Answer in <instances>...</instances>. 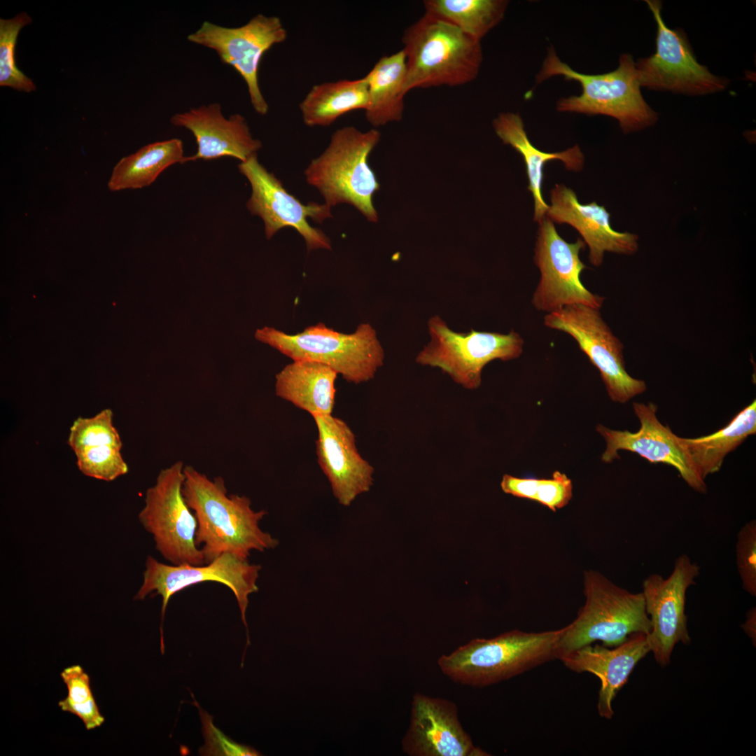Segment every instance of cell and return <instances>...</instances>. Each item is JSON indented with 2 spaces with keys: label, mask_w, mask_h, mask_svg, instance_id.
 <instances>
[{
  "label": "cell",
  "mask_w": 756,
  "mask_h": 756,
  "mask_svg": "<svg viewBox=\"0 0 756 756\" xmlns=\"http://www.w3.org/2000/svg\"><path fill=\"white\" fill-rule=\"evenodd\" d=\"M183 495L197 523L196 544L209 564L225 553L248 559L252 550L273 549L279 541L259 526L267 514L255 511L245 496L228 494L221 477L209 479L191 465L184 467Z\"/></svg>",
  "instance_id": "cell-1"
},
{
  "label": "cell",
  "mask_w": 756,
  "mask_h": 756,
  "mask_svg": "<svg viewBox=\"0 0 756 756\" xmlns=\"http://www.w3.org/2000/svg\"><path fill=\"white\" fill-rule=\"evenodd\" d=\"M402 43L405 94L416 88L465 85L478 76L481 41L446 21L424 13L404 31Z\"/></svg>",
  "instance_id": "cell-2"
},
{
  "label": "cell",
  "mask_w": 756,
  "mask_h": 756,
  "mask_svg": "<svg viewBox=\"0 0 756 756\" xmlns=\"http://www.w3.org/2000/svg\"><path fill=\"white\" fill-rule=\"evenodd\" d=\"M558 76L579 83L582 90L580 95L561 98L556 103L559 111L610 116L618 120L624 133L650 127L657 120V113L641 94L636 62L629 54L620 56L619 66L612 71L586 74L563 62L550 48L536 83Z\"/></svg>",
  "instance_id": "cell-3"
},
{
  "label": "cell",
  "mask_w": 756,
  "mask_h": 756,
  "mask_svg": "<svg viewBox=\"0 0 756 756\" xmlns=\"http://www.w3.org/2000/svg\"><path fill=\"white\" fill-rule=\"evenodd\" d=\"M562 628L541 632L514 629L492 638H475L438 660L453 681L485 687L506 680L556 659Z\"/></svg>",
  "instance_id": "cell-4"
},
{
  "label": "cell",
  "mask_w": 756,
  "mask_h": 756,
  "mask_svg": "<svg viewBox=\"0 0 756 756\" xmlns=\"http://www.w3.org/2000/svg\"><path fill=\"white\" fill-rule=\"evenodd\" d=\"M583 586L585 603L576 618L562 628L556 659L596 641L612 648L632 634L650 632L642 592H630L593 570L584 572Z\"/></svg>",
  "instance_id": "cell-5"
},
{
  "label": "cell",
  "mask_w": 756,
  "mask_h": 756,
  "mask_svg": "<svg viewBox=\"0 0 756 756\" xmlns=\"http://www.w3.org/2000/svg\"><path fill=\"white\" fill-rule=\"evenodd\" d=\"M379 139L374 129L365 132L353 126L338 129L325 150L305 169L307 182L318 189L331 208L346 203L377 222L372 196L379 184L368 160Z\"/></svg>",
  "instance_id": "cell-6"
},
{
  "label": "cell",
  "mask_w": 756,
  "mask_h": 756,
  "mask_svg": "<svg viewBox=\"0 0 756 756\" xmlns=\"http://www.w3.org/2000/svg\"><path fill=\"white\" fill-rule=\"evenodd\" d=\"M255 337L292 360L325 364L354 384L372 379L384 359L376 331L369 323L360 324L352 333L337 332L322 323L296 334L266 326L258 329Z\"/></svg>",
  "instance_id": "cell-7"
},
{
  "label": "cell",
  "mask_w": 756,
  "mask_h": 756,
  "mask_svg": "<svg viewBox=\"0 0 756 756\" xmlns=\"http://www.w3.org/2000/svg\"><path fill=\"white\" fill-rule=\"evenodd\" d=\"M430 340L418 354L416 362L438 368L454 382L467 389H476L482 382L484 366L491 360L517 358L524 340L512 330L507 334L479 332H456L438 315L428 322Z\"/></svg>",
  "instance_id": "cell-8"
},
{
  "label": "cell",
  "mask_w": 756,
  "mask_h": 756,
  "mask_svg": "<svg viewBox=\"0 0 756 756\" xmlns=\"http://www.w3.org/2000/svg\"><path fill=\"white\" fill-rule=\"evenodd\" d=\"M184 467L178 461L160 470L146 491L138 517L165 560L172 565L201 566L205 561L196 544L197 519L183 495Z\"/></svg>",
  "instance_id": "cell-9"
},
{
  "label": "cell",
  "mask_w": 756,
  "mask_h": 756,
  "mask_svg": "<svg viewBox=\"0 0 756 756\" xmlns=\"http://www.w3.org/2000/svg\"><path fill=\"white\" fill-rule=\"evenodd\" d=\"M545 326L570 335L599 371L610 398L625 403L644 393L643 380L626 370L624 345L602 318L599 309L587 305H566L544 317Z\"/></svg>",
  "instance_id": "cell-10"
},
{
  "label": "cell",
  "mask_w": 756,
  "mask_h": 756,
  "mask_svg": "<svg viewBox=\"0 0 756 756\" xmlns=\"http://www.w3.org/2000/svg\"><path fill=\"white\" fill-rule=\"evenodd\" d=\"M286 38L287 31L281 19L261 13L237 27L206 20L187 36L190 42L214 50L223 63L239 73L246 84L254 111L261 115L268 113L269 105L258 83L260 62L267 50Z\"/></svg>",
  "instance_id": "cell-11"
},
{
  "label": "cell",
  "mask_w": 756,
  "mask_h": 756,
  "mask_svg": "<svg viewBox=\"0 0 756 756\" xmlns=\"http://www.w3.org/2000/svg\"><path fill=\"white\" fill-rule=\"evenodd\" d=\"M538 225L533 259L540 279L532 297L533 307L547 313L575 304L600 309L605 298L590 292L580 280L587 268L580 258L584 241H566L547 216Z\"/></svg>",
  "instance_id": "cell-12"
},
{
  "label": "cell",
  "mask_w": 756,
  "mask_h": 756,
  "mask_svg": "<svg viewBox=\"0 0 756 756\" xmlns=\"http://www.w3.org/2000/svg\"><path fill=\"white\" fill-rule=\"evenodd\" d=\"M657 22L656 51L636 63L640 87L675 93L700 95L726 88L728 80L700 64L685 32L671 29L661 14L659 1H645Z\"/></svg>",
  "instance_id": "cell-13"
},
{
  "label": "cell",
  "mask_w": 756,
  "mask_h": 756,
  "mask_svg": "<svg viewBox=\"0 0 756 756\" xmlns=\"http://www.w3.org/2000/svg\"><path fill=\"white\" fill-rule=\"evenodd\" d=\"M239 172L248 181L251 194L246 208L253 216L260 217L265 225L266 238L270 239L284 227L294 228L304 238L307 248L330 249V239L320 229L312 227L309 218L322 223L332 216L331 207L324 204H302L288 192L282 182L261 164L254 155L238 164Z\"/></svg>",
  "instance_id": "cell-14"
},
{
  "label": "cell",
  "mask_w": 756,
  "mask_h": 756,
  "mask_svg": "<svg viewBox=\"0 0 756 756\" xmlns=\"http://www.w3.org/2000/svg\"><path fill=\"white\" fill-rule=\"evenodd\" d=\"M260 569V565L250 564L248 559L229 553L223 554L213 561L201 566L165 564L148 556L144 580L134 599L144 600L149 594L160 595L162 598L161 619L163 621L169 601L174 594L199 583L217 582L233 592L242 622L247 628L246 611L248 596L258 590L256 583Z\"/></svg>",
  "instance_id": "cell-15"
},
{
  "label": "cell",
  "mask_w": 756,
  "mask_h": 756,
  "mask_svg": "<svg viewBox=\"0 0 756 756\" xmlns=\"http://www.w3.org/2000/svg\"><path fill=\"white\" fill-rule=\"evenodd\" d=\"M699 571L696 563L687 554H681L668 578L652 573L643 582L645 610L652 625L648 643L656 662L662 667L670 664L677 643H691L685 613L686 592L696 584Z\"/></svg>",
  "instance_id": "cell-16"
},
{
  "label": "cell",
  "mask_w": 756,
  "mask_h": 756,
  "mask_svg": "<svg viewBox=\"0 0 756 756\" xmlns=\"http://www.w3.org/2000/svg\"><path fill=\"white\" fill-rule=\"evenodd\" d=\"M633 407L640 424L638 431L615 430L603 425L597 426V432L606 442L601 460L610 463L619 458L620 450L634 452L651 463H663L674 467L692 489L706 493L704 479L696 471L680 437L658 419L657 406L651 402H634Z\"/></svg>",
  "instance_id": "cell-17"
},
{
  "label": "cell",
  "mask_w": 756,
  "mask_h": 756,
  "mask_svg": "<svg viewBox=\"0 0 756 756\" xmlns=\"http://www.w3.org/2000/svg\"><path fill=\"white\" fill-rule=\"evenodd\" d=\"M410 756H481L463 729L454 703L416 693L412 701L409 728L402 741Z\"/></svg>",
  "instance_id": "cell-18"
},
{
  "label": "cell",
  "mask_w": 756,
  "mask_h": 756,
  "mask_svg": "<svg viewBox=\"0 0 756 756\" xmlns=\"http://www.w3.org/2000/svg\"><path fill=\"white\" fill-rule=\"evenodd\" d=\"M313 418L318 431V463L336 499L349 506L370 489L374 468L359 454L355 435L345 421L332 414Z\"/></svg>",
  "instance_id": "cell-19"
},
{
  "label": "cell",
  "mask_w": 756,
  "mask_h": 756,
  "mask_svg": "<svg viewBox=\"0 0 756 756\" xmlns=\"http://www.w3.org/2000/svg\"><path fill=\"white\" fill-rule=\"evenodd\" d=\"M170 121L176 127L190 130L195 138L197 152L186 156L184 162L221 157L244 162L262 148L261 141L251 133L245 118L235 113L226 118L217 102L176 113Z\"/></svg>",
  "instance_id": "cell-20"
},
{
  "label": "cell",
  "mask_w": 756,
  "mask_h": 756,
  "mask_svg": "<svg viewBox=\"0 0 756 756\" xmlns=\"http://www.w3.org/2000/svg\"><path fill=\"white\" fill-rule=\"evenodd\" d=\"M551 204L546 216L554 223H566L575 228L589 246L592 265H602L605 252L632 255L638 248V236L612 229L610 214L596 202L581 204L575 192L563 184L550 192Z\"/></svg>",
  "instance_id": "cell-21"
},
{
  "label": "cell",
  "mask_w": 756,
  "mask_h": 756,
  "mask_svg": "<svg viewBox=\"0 0 756 756\" xmlns=\"http://www.w3.org/2000/svg\"><path fill=\"white\" fill-rule=\"evenodd\" d=\"M648 634H631L619 645L612 648L598 644L581 647L561 657L570 670L589 672L601 682L597 710L599 715L610 720L614 715L612 703L617 692L628 681L638 663L650 652Z\"/></svg>",
  "instance_id": "cell-22"
},
{
  "label": "cell",
  "mask_w": 756,
  "mask_h": 756,
  "mask_svg": "<svg viewBox=\"0 0 756 756\" xmlns=\"http://www.w3.org/2000/svg\"><path fill=\"white\" fill-rule=\"evenodd\" d=\"M498 136L505 144L510 145L522 157L526 164L528 181V190L534 200L533 220L540 223L546 216L549 205L542 195L544 167L547 162L561 161L569 171L582 169L584 156L578 145L559 152L547 153L540 150L530 141L524 130V124L518 113H500L493 121Z\"/></svg>",
  "instance_id": "cell-23"
},
{
  "label": "cell",
  "mask_w": 756,
  "mask_h": 756,
  "mask_svg": "<svg viewBox=\"0 0 756 756\" xmlns=\"http://www.w3.org/2000/svg\"><path fill=\"white\" fill-rule=\"evenodd\" d=\"M337 372L309 360H293L276 375V395L312 416L332 414Z\"/></svg>",
  "instance_id": "cell-24"
},
{
  "label": "cell",
  "mask_w": 756,
  "mask_h": 756,
  "mask_svg": "<svg viewBox=\"0 0 756 756\" xmlns=\"http://www.w3.org/2000/svg\"><path fill=\"white\" fill-rule=\"evenodd\" d=\"M405 74V56L400 50L381 57L365 76L368 87L365 118L374 127L402 120Z\"/></svg>",
  "instance_id": "cell-25"
},
{
  "label": "cell",
  "mask_w": 756,
  "mask_h": 756,
  "mask_svg": "<svg viewBox=\"0 0 756 756\" xmlns=\"http://www.w3.org/2000/svg\"><path fill=\"white\" fill-rule=\"evenodd\" d=\"M368 87L364 77L339 80L314 85L300 103L304 123L309 127H328L351 111L365 110Z\"/></svg>",
  "instance_id": "cell-26"
},
{
  "label": "cell",
  "mask_w": 756,
  "mask_h": 756,
  "mask_svg": "<svg viewBox=\"0 0 756 756\" xmlns=\"http://www.w3.org/2000/svg\"><path fill=\"white\" fill-rule=\"evenodd\" d=\"M756 433V401L741 410L729 424L716 432L694 438L680 437L699 475L705 478L718 472L727 455Z\"/></svg>",
  "instance_id": "cell-27"
},
{
  "label": "cell",
  "mask_w": 756,
  "mask_h": 756,
  "mask_svg": "<svg viewBox=\"0 0 756 756\" xmlns=\"http://www.w3.org/2000/svg\"><path fill=\"white\" fill-rule=\"evenodd\" d=\"M186 157L183 141L177 138L146 145L116 164L108 189L118 191L148 186L169 167L185 163Z\"/></svg>",
  "instance_id": "cell-28"
},
{
  "label": "cell",
  "mask_w": 756,
  "mask_h": 756,
  "mask_svg": "<svg viewBox=\"0 0 756 756\" xmlns=\"http://www.w3.org/2000/svg\"><path fill=\"white\" fill-rule=\"evenodd\" d=\"M505 0H426L425 13L455 26L480 41L503 19Z\"/></svg>",
  "instance_id": "cell-29"
},
{
  "label": "cell",
  "mask_w": 756,
  "mask_h": 756,
  "mask_svg": "<svg viewBox=\"0 0 756 756\" xmlns=\"http://www.w3.org/2000/svg\"><path fill=\"white\" fill-rule=\"evenodd\" d=\"M60 677L67 688V696L58 702L60 709L80 718L87 730L100 727L105 719L94 697L88 674L80 665H73L64 668Z\"/></svg>",
  "instance_id": "cell-30"
},
{
  "label": "cell",
  "mask_w": 756,
  "mask_h": 756,
  "mask_svg": "<svg viewBox=\"0 0 756 756\" xmlns=\"http://www.w3.org/2000/svg\"><path fill=\"white\" fill-rule=\"evenodd\" d=\"M31 22V18L22 13L15 18L0 19V85L29 92L36 90L33 81L15 65V50L20 29Z\"/></svg>",
  "instance_id": "cell-31"
},
{
  "label": "cell",
  "mask_w": 756,
  "mask_h": 756,
  "mask_svg": "<svg viewBox=\"0 0 756 756\" xmlns=\"http://www.w3.org/2000/svg\"><path fill=\"white\" fill-rule=\"evenodd\" d=\"M67 442L75 454L92 447H122L110 409L103 410L93 417L76 419L70 428Z\"/></svg>",
  "instance_id": "cell-32"
},
{
  "label": "cell",
  "mask_w": 756,
  "mask_h": 756,
  "mask_svg": "<svg viewBox=\"0 0 756 756\" xmlns=\"http://www.w3.org/2000/svg\"><path fill=\"white\" fill-rule=\"evenodd\" d=\"M75 454L80 471L95 479L112 481L128 472L120 448L108 445L92 447Z\"/></svg>",
  "instance_id": "cell-33"
},
{
  "label": "cell",
  "mask_w": 756,
  "mask_h": 756,
  "mask_svg": "<svg viewBox=\"0 0 756 756\" xmlns=\"http://www.w3.org/2000/svg\"><path fill=\"white\" fill-rule=\"evenodd\" d=\"M736 566L743 589L756 596V521L741 528L736 543Z\"/></svg>",
  "instance_id": "cell-34"
},
{
  "label": "cell",
  "mask_w": 756,
  "mask_h": 756,
  "mask_svg": "<svg viewBox=\"0 0 756 756\" xmlns=\"http://www.w3.org/2000/svg\"><path fill=\"white\" fill-rule=\"evenodd\" d=\"M573 497V483L566 474L554 471L550 479H539L536 500L555 512Z\"/></svg>",
  "instance_id": "cell-35"
},
{
  "label": "cell",
  "mask_w": 756,
  "mask_h": 756,
  "mask_svg": "<svg viewBox=\"0 0 756 756\" xmlns=\"http://www.w3.org/2000/svg\"><path fill=\"white\" fill-rule=\"evenodd\" d=\"M206 738L204 755H223L239 756L260 755V752L252 747L237 744L230 740L220 730L216 728L211 720L208 719L206 713H201Z\"/></svg>",
  "instance_id": "cell-36"
},
{
  "label": "cell",
  "mask_w": 756,
  "mask_h": 756,
  "mask_svg": "<svg viewBox=\"0 0 756 756\" xmlns=\"http://www.w3.org/2000/svg\"><path fill=\"white\" fill-rule=\"evenodd\" d=\"M539 479L520 478L505 474L503 476L500 487L505 493L514 496L536 500Z\"/></svg>",
  "instance_id": "cell-37"
},
{
  "label": "cell",
  "mask_w": 756,
  "mask_h": 756,
  "mask_svg": "<svg viewBox=\"0 0 756 756\" xmlns=\"http://www.w3.org/2000/svg\"><path fill=\"white\" fill-rule=\"evenodd\" d=\"M756 610L755 608H752L747 612L746 621L741 625V628L744 631L755 641V623H756Z\"/></svg>",
  "instance_id": "cell-38"
}]
</instances>
